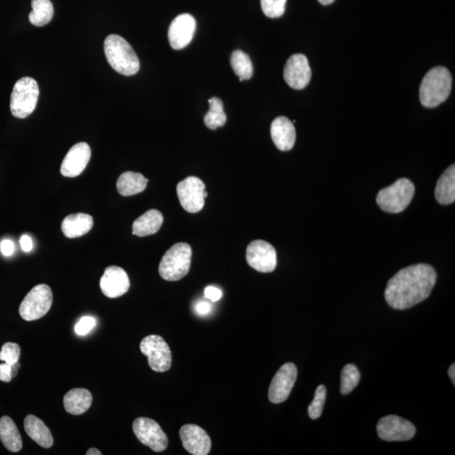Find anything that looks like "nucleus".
Listing matches in <instances>:
<instances>
[{
  "label": "nucleus",
  "mask_w": 455,
  "mask_h": 455,
  "mask_svg": "<svg viewBox=\"0 0 455 455\" xmlns=\"http://www.w3.org/2000/svg\"><path fill=\"white\" fill-rule=\"evenodd\" d=\"M21 357V347L17 343H4L0 351V360L4 363L14 365L19 362Z\"/></svg>",
  "instance_id": "obj_33"
},
{
  "label": "nucleus",
  "mask_w": 455,
  "mask_h": 455,
  "mask_svg": "<svg viewBox=\"0 0 455 455\" xmlns=\"http://www.w3.org/2000/svg\"><path fill=\"white\" fill-rule=\"evenodd\" d=\"M234 72L240 78V81H247L253 77V65L250 57L241 50L233 52L231 59Z\"/></svg>",
  "instance_id": "obj_29"
},
{
  "label": "nucleus",
  "mask_w": 455,
  "mask_h": 455,
  "mask_svg": "<svg viewBox=\"0 0 455 455\" xmlns=\"http://www.w3.org/2000/svg\"><path fill=\"white\" fill-rule=\"evenodd\" d=\"M271 136L276 147L282 151L293 149L296 140L294 122L285 117H278L271 125Z\"/></svg>",
  "instance_id": "obj_19"
},
{
  "label": "nucleus",
  "mask_w": 455,
  "mask_h": 455,
  "mask_svg": "<svg viewBox=\"0 0 455 455\" xmlns=\"http://www.w3.org/2000/svg\"><path fill=\"white\" fill-rule=\"evenodd\" d=\"M33 11L30 13L29 21L36 26L46 25L54 16V6L50 0H33Z\"/></svg>",
  "instance_id": "obj_27"
},
{
  "label": "nucleus",
  "mask_w": 455,
  "mask_h": 455,
  "mask_svg": "<svg viewBox=\"0 0 455 455\" xmlns=\"http://www.w3.org/2000/svg\"><path fill=\"white\" fill-rule=\"evenodd\" d=\"M377 432L384 441H408L416 434V427L408 420L391 415L379 420Z\"/></svg>",
  "instance_id": "obj_12"
},
{
  "label": "nucleus",
  "mask_w": 455,
  "mask_h": 455,
  "mask_svg": "<svg viewBox=\"0 0 455 455\" xmlns=\"http://www.w3.org/2000/svg\"><path fill=\"white\" fill-rule=\"evenodd\" d=\"M203 196L206 198L207 197V192L205 191V193H203Z\"/></svg>",
  "instance_id": "obj_43"
},
{
  "label": "nucleus",
  "mask_w": 455,
  "mask_h": 455,
  "mask_svg": "<svg viewBox=\"0 0 455 455\" xmlns=\"http://www.w3.org/2000/svg\"><path fill=\"white\" fill-rule=\"evenodd\" d=\"M20 243L21 248L25 251V253H30V251L33 248L32 238L28 236H22Z\"/></svg>",
  "instance_id": "obj_39"
},
{
  "label": "nucleus",
  "mask_w": 455,
  "mask_h": 455,
  "mask_svg": "<svg viewBox=\"0 0 455 455\" xmlns=\"http://www.w3.org/2000/svg\"><path fill=\"white\" fill-rule=\"evenodd\" d=\"M209 110L205 115V125L209 129L215 130L218 127H223L227 121V116L224 110L223 101L218 97H212L209 100Z\"/></svg>",
  "instance_id": "obj_28"
},
{
  "label": "nucleus",
  "mask_w": 455,
  "mask_h": 455,
  "mask_svg": "<svg viewBox=\"0 0 455 455\" xmlns=\"http://www.w3.org/2000/svg\"><path fill=\"white\" fill-rule=\"evenodd\" d=\"M192 250L188 243L180 242L166 251L159 266L163 280L179 281L188 275L191 267Z\"/></svg>",
  "instance_id": "obj_4"
},
{
  "label": "nucleus",
  "mask_w": 455,
  "mask_h": 455,
  "mask_svg": "<svg viewBox=\"0 0 455 455\" xmlns=\"http://www.w3.org/2000/svg\"><path fill=\"white\" fill-rule=\"evenodd\" d=\"M326 399V388L323 384L318 386L315 393V397L308 408L309 416L313 420L319 418L323 412L324 405Z\"/></svg>",
  "instance_id": "obj_31"
},
{
  "label": "nucleus",
  "mask_w": 455,
  "mask_h": 455,
  "mask_svg": "<svg viewBox=\"0 0 455 455\" xmlns=\"http://www.w3.org/2000/svg\"><path fill=\"white\" fill-rule=\"evenodd\" d=\"M163 221L164 217L160 211L150 209L134 221L132 224V235L139 237L154 235L160 231Z\"/></svg>",
  "instance_id": "obj_21"
},
{
  "label": "nucleus",
  "mask_w": 455,
  "mask_h": 455,
  "mask_svg": "<svg viewBox=\"0 0 455 455\" xmlns=\"http://www.w3.org/2000/svg\"><path fill=\"white\" fill-rule=\"evenodd\" d=\"M205 184L196 176L189 178L180 182L176 188V192L180 205L188 213L196 214L200 212L205 205Z\"/></svg>",
  "instance_id": "obj_10"
},
{
  "label": "nucleus",
  "mask_w": 455,
  "mask_h": 455,
  "mask_svg": "<svg viewBox=\"0 0 455 455\" xmlns=\"http://www.w3.org/2000/svg\"><path fill=\"white\" fill-rule=\"evenodd\" d=\"M91 157V149L89 144L79 143L74 145L62 163L61 174L65 178H76L86 170Z\"/></svg>",
  "instance_id": "obj_17"
},
{
  "label": "nucleus",
  "mask_w": 455,
  "mask_h": 455,
  "mask_svg": "<svg viewBox=\"0 0 455 455\" xmlns=\"http://www.w3.org/2000/svg\"><path fill=\"white\" fill-rule=\"evenodd\" d=\"M13 378L12 365L4 363L0 364V381L10 383Z\"/></svg>",
  "instance_id": "obj_35"
},
{
  "label": "nucleus",
  "mask_w": 455,
  "mask_h": 455,
  "mask_svg": "<svg viewBox=\"0 0 455 455\" xmlns=\"http://www.w3.org/2000/svg\"><path fill=\"white\" fill-rule=\"evenodd\" d=\"M298 376V370L292 363L281 367L274 375L268 390L269 401L273 404H280L289 398Z\"/></svg>",
  "instance_id": "obj_13"
},
{
  "label": "nucleus",
  "mask_w": 455,
  "mask_h": 455,
  "mask_svg": "<svg viewBox=\"0 0 455 455\" xmlns=\"http://www.w3.org/2000/svg\"><path fill=\"white\" fill-rule=\"evenodd\" d=\"M94 225L91 215L87 214H74L66 217L62 223V231L69 238L81 237L89 233Z\"/></svg>",
  "instance_id": "obj_20"
},
{
  "label": "nucleus",
  "mask_w": 455,
  "mask_h": 455,
  "mask_svg": "<svg viewBox=\"0 0 455 455\" xmlns=\"http://www.w3.org/2000/svg\"><path fill=\"white\" fill-rule=\"evenodd\" d=\"M91 393L86 388H77L69 391L64 397L66 412L79 416L87 412L92 404Z\"/></svg>",
  "instance_id": "obj_22"
},
{
  "label": "nucleus",
  "mask_w": 455,
  "mask_h": 455,
  "mask_svg": "<svg viewBox=\"0 0 455 455\" xmlns=\"http://www.w3.org/2000/svg\"><path fill=\"white\" fill-rule=\"evenodd\" d=\"M38 83L33 78L23 77L15 83L11 97V112L17 118H25L36 109Z\"/></svg>",
  "instance_id": "obj_6"
},
{
  "label": "nucleus",
  "mask_w": 455,
  "mask_h": 455,
  "mask_svg": "<svg viewBox=\"0 0 455 455\" xmlns=\"http://www.w3.org/2000/svg\"><path fill=\"white\" fill-rule=\"evenodd\" d=\"M205 297L211 300L212 302H217L222 298V291L214 286L207 287L205 291Z\"/></svg>",
  "instance_id": "obj_36"
},
{
  "label": "nucleus",
  "mask_w": 455,
  "mask_h": 455,
  "mask_svg": "<svg viewBox=\"0 0 455 455\" xmlns=\"http://www.w3.org/2000/svg\"><path fill=\"white\" fill-rule=\"evenodd\" d=\"M180 437L183 447L193 455L209 454L212 442L205 430L194 424H185L180 430Z\"/></svg>",
  "instance_id": "obj_16"
},
{
  "label": "nucleus",
  "mask_w": 455,
  "mask_h": 455,
  "mask_svg": "<svg viewBox=\"0 0 455 455\" xmlns=\"http://www.w3.org/2000/svg\"><path fill=\"white\" fill-rule=\"evenodd\" d=\"M96 320L91 316H83L75 326V333L79 335H86L95 328Z\"/></svg>",
  "instance_id": "obj_34"
},
{
  "label": "nucleus",
  "mask_w": 455,
  "mask_h": 455,
  "mask_svg": "<svg viewBox=\"0 0 455 455\" xmlns=\"http://www.w3.org/2000/svg\"><path fill=\"white\" fill-rule=\"evenodd\" d=\"M449 376L450 379H451V381L454 384V386H455V365L453 364L451 366L449 367Z\"/></svg>",
  "instance_id": "obj_40"
},
{
  "label": "nucleus",
  "mask_w": 455,
  "mask_h": 455,
  "mask_svg": "<svg viewBox=\"0 0 455 455\" xmlns=\"http://www.w3.org/2000/svg\"><path fill=\"white\" fill-rule=\"evenodd\" d=\"M414 193V184L408 179L401 178L379 191L376 197L377 205L387 213L399 214L409 206Z\"/></svg>",
  "instance_id": "obj_5"
},
{
  "label": "nucleus",
  "mask_w": 455,
  "mask_h": 455,
  "mask_svg": "<svg viewBox=\"0 0 455 455\" xmlns=\"http://www.w3.org/2000/svg\"><path fill=\"white\" fill-rule=\"evenodd\" d=\"M211 311L212 306L209 303L202 301L196 304L195 311L198 316H205L209 315Z\"/></svg>",
  "instance_id": "obj_38"
},
{
  "label": "nucleus",
  "mask_w": 455,
  "mask_h": 455,
  "mask_svg": "<svg viewBox=\"0 0 455 455\" xmlns=\"http://www.w3.org/2000/svg\"><path fill=\"white\" fill-rule=\"evenodd\" d=\"M24 427L26 434L41 447L48 449L54 444V437L50 428L34 415H29L25 418Z\"/></svg>",
  "instance_id": "obj_23"
},
{
  "label": "nucleus",
  "mask_w": 455,
  "mask_h": 455,
  "mask_svg": "<svg viewBox=\"0 0 455 455\" xmlns=\"http://www.w3.org/2000/svg\"><path fill=\"white\" fill-rule=\"evenodd\" d=\"M361 374L355 364L344 367L341 375V393L344 396L350 394L360 381Z\"/></svg>",
  "instance_id": "obj_30"
},
{
  "label": "nucleus",
  "mask_w": 455,
  "mask_h": 455,
  "mask_svg": "<svg viewBox=\"0 0 455 455\" xmlns=\"http://www.w3.org/2000/svg\"><path fill=\"white\" fill-rule=\"evenodd\" d=\"M100 289L108 298L116 299L125 295L130 288L129 277L120 267L105 269L100 281Z\"/></svg>",
  "instance_id": "obj_18"
},
{
  "label": "nucleus",
  "mask_w": 455,
  "mask_h": 455,
  "mask_svg": "<svg viewBox=\"0 0 455 455\" xmlns=\"http://www.w3.org/2000/svg\"><path fill=\"white\" fill-rule=\"evenodd\" d=\"M437 272L430 265H413L397 272L388 281L384 297L396 310H406L430 297L436 284Z\"/></svg>",
  "instance_id": "obj_1"
},
{
  "label": "nucleus",
  "mask_w": 455,
  "mask_h": 455,
  "mask_svg": "<svg viewBox=\"0 0 455 455\" xmlns=\"http://www.w3.org/2000/svg\"><path fill=\"white\" fill-rule=\"evenodd\" d=\"M149 180L146 179L142 174L136 172L127 171L120 175L117 183V188L120 195L130 197L143 192Z\"/></svg>",
  "instance_id": "obj_25"
},
{
  "label": "nucleus",
  "mask_w": 455,
  "mask_h": 455,
  "mask_svg": "<svg viewBox=\"0 0 455 455\" xmlns=\"http://www.w3.org/2000/svg\"><path fill=\"white\" fill-rule=\"evenodd\" d=\"M321 4H324V6H328L330 4H333L335 0H318Z\"/></svg>",
  "instance_id": "obj_42"
},
{
  "label": "nucleus",
  "mask_w": 455,
  "mask_h": 455,
  "mask_svg": "<svg viewBox=\"0 0 455 455\" xmlns=\"http://www.w3.org/2000/svg\"><path fill=\"white\" fill-rule=\"evenodd\" d=\"M52 304V292L47 284H39L29 292L21 302L20 316L26 321L41 319L50 311Z\"/></svg>",
  "instance_id": "obj_7"
},
{
  "label": "nucleus",
  "mask_w": 455,
  "mask_h": 455,
  "mask_svg": "<svg viewBox=\"0 0 455 455\" xmlns=\"http://www.w3.org/2000/svg\"><path fill=\"white\" fill-rule=\"evenodd\" d=\"M287 0H260L263 11L269 18H278L285 12Z\"/></svg>",
  "instance_id": "obj_32"
},
{
  "label": "nucleus",
  "mask_w": 455,
  "mask_h": 455,
  "mask_svg": "<svg viewBox=\"0 0 455 455\" xmlns=\"http://www.w3.org/2000/svg\"><path fill=\"white\" fill-rule=\"evenodd\" d=\"M196 20L192 15L182 14L175 17L168 30V39L175 50H183L192 41L196 30Z\"/></svg>",
  "instance_id": "obj_14"
},
{
  "label": "nucleus",
  "mask_w": 455,
  "mask_h": 455,
  "mask_svg": "<svg viewBox=\"0 0 455 455\" xmlns=\"http://www.w3.org/2000/svg\"><path fill=\"white\" fill-rule=\"evenodd\" d=\"M284 77L288 85L295 90H303L311 79V69L308 59L304 54H294L287 61Z\"/></svg>",
  "instance_id": "obj_15"
},
{
  "label": "nucleus",
  "mask_w": 455,
  "mask_h": 455,
  "mask_svg": "<svg viewBox=\"0 0 455 455\" xmlns=\"http://www.w3.org/2000/svg\"><path fill=\"white\" fill-rule=\"evenodd\" d=\"M140 351L148 357L150 368L156 372L163 373L171 369V348L161 335H150L144 338L140 343Z\"/></svg>",
  "instance_id": "obj_8"
},
{
  "label": "nucleus",
  "mask_w": 455,
  "mask_h": 455,
  "mask_svg": "<svg viewBox=\"0 0 455 455\" xmlns=\"http://www.w3.org/2000/svg\"><path fill=\"white\" fill-rule=\"evenodd\" d=\"M0 439L8 451L16 453L22 449V439L16 423L10 417L0 418Z\"/></svg>",
  "instance_id": "obj_26"
},
{
  "label": "nucleus",
  "mask_w": 455,
  "mask_h": 455,
  "mask_svg": "<svg viewBox=\"0 0 455 455\" xmlns=\"http://www.w3.org/2000/svg\"><path fill=\"white\" fill-rule=\"evenodd\" d=\"M105 57L115 71L131 76L139 72L138 56L129 43L118 35H109L104 42Z\"/></svg>",
  "instance_id": "obj_2"
},
{
  "label": "nucleus",
  "mask_w": 455,
  "mask_h": 455,
  "mask_svg": "<svg viewBox=\"0 0 455 455\" xmlns=\"http://www.w3.org/2000/svg\"><path fill=\"white\" fill-rule=\"evenodd\" d=\"M87 455H101V452L100 451L99 449H95V448H91L88 451L86 452Z\"/></svg>",
  "instance_id": "obj_41"
},
{
  "label": "nucleus",
  "mask_w": 455,
  "mask_h": 455,
  "mask_svg": "<svg viewBox=\"0 0 455 455\" xmlns=\"http://www.w3.org/2000/svg\"><path fill=\"white\" fill-rule=\"evenodd\" d=\"M246 260L249 266L256 271L272 272L277 267L276 250L267 241H254L247 246Z\"/></svg>",
  "instance_id": "obj_11"
},
{
  "label": "nucleus",
  "mask_w": 455,
  "mask_h": 455,
  "mask_svg": "<svg viewBox=\"0 0 455 455\" xmlns=\"http://www.w3.org/2000/svg\"><path fill=\"white\" fill-rule=\"evenodd\" d=\"M451 88L452 76L449 69L441 66L434 68L422 79L420 100L425 108H437L448 99Z\"/></svg>",
  "instance_id": "obj_3"
},
{
  "label": "nucleus",
  "mask_w": 455,
  "mask_h": 455,
  "mask_svg": "<svg viewBox=\"0 0 455 455\" xmlns=\"http://www.w3.org/2000/svg\"><path fill=\"white\" fill-rule=\"evenodd\" d=\"M0 250L6 256L12 255L15 253V244L10 240H4L0 244Z\"/></svg>",
  "instance_id": "obj_37"
},
{
  "label": "nucleus",
  "mask_w": 455,
  "mask_h": 455,
  "mask_svg": "<svg viewBox=\"0 0 455 455\" xmlns=\"http://www.w3.org/2000/svg\"><path fill=\"white\" fill-rule=\"evenodd\" d=\"M132 430L141 443L154 452L164 451L168 447V437L159 423L148 417H139L132 423Z\"/></svg>",
  "instance_id": "obj_9"
},
{
  "label": "nucleus",
  "mask_w": 455,
  "mask_h": 455,
  "mask_svg": "<svg viewBox=\"0 0 455 455\" xmlns=\"http://www.w3.org/2000/svg\"><path fill=\"white\" fill-rule=\"evenodd\" d=\"M435 197L442 205H449L455 200V166H449L437 180Z\"/></svg>",
  "instance_id": "obj_24"
}]
</instances>
